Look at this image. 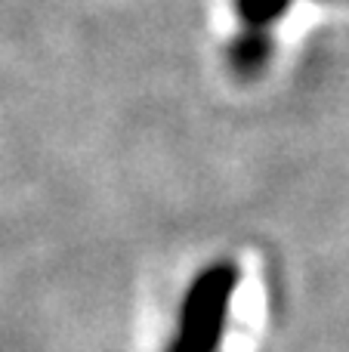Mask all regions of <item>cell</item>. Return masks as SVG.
I'll return each mask as SVG.
<instances>
[{
	"label": "cell",
	"mask_w": 349,
	"mask_h": 352,
	"mask_svg": "<svg viewBox=\"0 0 349 352\" xmlns=\"http://www.w3.org/2000/svg\"><path fill=\"white\" fill-rule=\"evenodd\" d=\"M238 281L241 269L232 260L204 266L179 300L177 324L164 352H220Z\"/></svg>",
	"instance_id": "6da1fadb"
},
{
	"label": "cell",
	"mask_w": 349,
	"mask_h": 352,
	"mask_svg": "<svg viewBox=\"0 0 349 352\" xmlns=\"http://www.w3.org/2000/svg\"><path fill=\"white\" fill-rule=\"evenodd\" d=\"M269 34L263 28H247L241 37H235L229 47V62L238 74H257L269 59Z\"/></svg>",
	"instance_id": "7a4b0ae2"
},
{
	"label": "cell",
	"mask_w": 349,
	"mask_h": 352,
	"mask_svg": "<svg viewBox=\"0 0 349 352\" xmlns=\"http://www.w3.org/2000/svg\"><path fill=\"white\" fill-rule=\"evenodd\" d=\"M291 0H235V10L245 19L247 28H263L272 25L275 19H282L288 12Z\"/></svg>",
	"instance_id": "3957f363"
},
{
	"label": "cell",
	"mask_w": 349,
	"mask_h": 352,
	"mask_svg": "<svg viewBox=\"0 0 349 352\" xmlns=\"http://www.w3.org/2000/svg\"><path fill=\"white\" fill-rule=\"evenodd\" d=\"M319 3H346L349 6V0H319Z\"/></svg>",
	"instance_id": "277c9868"
}]
</instances>
